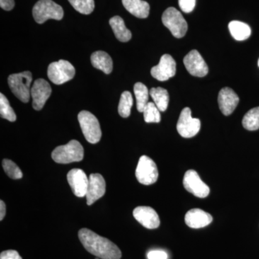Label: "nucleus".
<instances>
[{"mask_svg": "<svg viewBox=\"0 0 259 259\" xmlns=\"http://www.w3.org/2000/svg\"><path fill=\"white\" fill-rule=\"evenodd\" d=\"M84 151L81 144L76 140L69 141L67 144L58 146L51 153L53 160L58 163H72L82 161Z\"/></svg>", "mask_w": 259, "mask_h": 259, "instance_id": "obj_2", "label": "nucleus"}, {"mask_svg": "<svg viewBox=\"0 0 259 259\" xmlns=\"http://www.w3.org/2000/svg\"><path fill=\"white\" fill-rule=\"evenodd\" d=\"M3 166L7 175L13 180H20L23 177V173L20 168L11 160H3Z\"/></svg>", "mask_w": 259, "mask_h": 259, "instance_id": "obj_30", "label": "nucleus"}, {"mask_svg": "<svg viewBox=\"0 0 259 259\" xmlns=\"http://www.w3.org/2000/svg\"><path fill=\"white\" fill-rule=\"evenodd\" d=\"M157 106L153 102H148L144 110L145 122L147 123H158L161 121V114Z\"/></svg>", "mask_w": 259, "mask_h": 259, "instance_id": "obj_28", "label": "nucleus"}, {"mask_svg": "<svg viewBox=\"0 0 259 259\" xmlns=\"http://www.w3.org/2000/svg\"><path fill=\"white\" fill-rule=\"evenodd\" d=\"M67 180L73 193L78 197H86L89 178L83 170L74 168L68 173Z\"/></svg>", "mask_w": 259, "mask_h": 259, "instance_id": "obj_14", "label": "nucleus"}, {"mask_svg": "<svg viewBox=\"0 0 259 259\" xmlns=\"http://www.w3.org/2000/svg\"><path fill=\"white\" fill-rule=\"evenodd\" d=\"M134 93L136 95V103H137V110L140 112H143L148 103V97L150 93L147 87L141 82L136 83L134 85Z\"/></svg>", "mask_w": 259, "mask_h": 259, "instance_id": "obj_24", "label": "nucleus"}, {"mask_svg": "<svg viewBox=\"0 0 259 259\" xmlns=\"http://www.w3.org/2000/svg\"><path fill=\"white\" fill-rule=\"evenodd\" d=\"M109 23H110V26H111L117 40L124 42L131 40L132 37V33L128 29L126 28L125 22L121 17H112Z\"/></svg>", "mask_w": 259, "mask_h": 259, "instance_id": "obj_21", "label": "nucleus"}, {"mask_svg": "<svg viewBox=\"0 0 259 259\" xmlns=\"http://www.w3.org/2000/svg\"><path fill=\"white\" fill-rule=\"evenodd\" d=\"M186 69L191 75L203 77L208 74L209 69L203 58L197 50H192L184 58Z\"/></svg>", "mask_w": 259, "mask_h": 259, "instance_id": "obj_13", "label": "nucleus"}, {"mask_svg": "<svg viewBox=\"0 0 259 259\" xmlns=\"http://www.w3.org/2000/svg\"><path fill=\"white\" fill-rule=\"evenodd\" d=\"M155 105L161 112H165L169 102V95L166 89L162 88H152L149 92Z\"/></svg>", "mask_w": 259, "mask_h": 259, "instance_id": "obj_23", "label": "nucleus"}, {"mask_svg": "<svg viewBox=\"0 0 259 259\" xmlns=\"http://www.w3.org/2000/svg\"><path fill=\"white\" fill-rule=\"evenodd\" d=\"M232 36L236 40H245L251 35V29L249 25L243 22L233 20L228 25Z\"/></svg>", "mask_w": 259, "mask_h": 259, "instance_id": "obj_22", "label": "nucleus"}, {"mask_svg": "<svg viewBox=\"0 0 259 259\" xmlns=\"http://www.w3.org/2000/svg\"><path fill=\"white\" fill-rule=\"evenodd\" d=\"M122 5L136 18H146L149 15L150 5L144 0H122Z\"/></svg>", "mask_w": 259, "mask_h": 259, "instance_id": "obj_19", "label": "nucleus"}, {"mask_svg": "<svg viewBox=\"0 0 259 259\" xmlns=\"http://www.w3.org/2000/svg\"><path fill=\"white\" fill-rule=\"evenodd\" d=\"M200 127V120L192 117L190 108H184L181 112L177 125V131L180 136L185 139H190L198 134Z\"/></svg>", "mask_w": 259, "mask_h": 259, "instance_id": "obj_9", "label": "nucleus"}, {"mask_svg": "<svg viewBox=\"0 0 259 259\" xmlns=\"http://www.w3.org/2000/svg\"><path fill=\"white\" fill-rule=\"evenodd\" d=\"M212 222V217L208 212L198 208L190 209L185 215L187 226L194 229L204 228Z\"/></svg>", "mask_w": 259, "mask_h": 259, "instance_id": "obj_18", "label": "nucleus"}, {"mask_svg": "<svg viewBox=\"0 0 259 259\" xmlns=\"http://www.w3.org/2000/svg\"><path fill=\"white\" fill-rule=\"evenodd\" d=\"M32 15L37 23L42 24L50 19L62 20L64 10L52 0H39L32 8Z\"/></svg>", "mask_w": 259, "mask_h": 259, "instance_id": "obj_4", "label": "nucleus"}, {"mask_svg": "<svg viewBox=\"0 0 259 259\" xmlns=\"http://www.w3.org/2000/svg\"><path fill=\"white\" fill-rule=\"evenodd\" d=\"M136 177L142 185H151L156 183L158 178L156 163L147 156H141L136 168Z\"/></svg>", "mask_w": 259, "mask_h": 259, "instance_id": "obj_8", "label": "nucleus"}, {"mask_svg": "<svg viewBox=\"0 0 259 259\" xmlns=\"http://www.w3.org/2000/svg\"><path fill=\"white\" fill-rule=\"evenodd\" d=\"M106 183L100 174H92L89 178V187L86 194L87 204L92 205L105 195Z\"/></svg>", "mask_w": 259, "mask_h": 259, "instance_id": "obj_15", "label": "nucleus"}, {"mask_svg": "<svg viewBox=\"0 0 259 259\" xmlns=\"http://www.w3.org/2000/svg\"><path fill=\"white\" fill-rule=\"evenodd\" d=\"M258 66H259V59H258Z\"/></svg>", "mask_w": 259, "mask_h": 259, "instance_id": "obj_36", "label": "nucleus"}, {"mask_svg": "<svg viewBox=\"0 0 259 259\" xmlns=\"http://www.w3.org/2000/svg\"><path fill=\"white\" fill-rule=\"evenodd\" d=\"M71 6L81 14L90 15L95 9L94 0H68Z\"/></svg>", "mask_w": 259, "mask_h": 259, "instance_id": "obj_29", "label": "nucleus"}, {"mask_svg": "<svg viewBox=\"0 0 259 259\" xmlns=\"http://www.w3.org/2000/svg\"><path fill=\"white\" fill-rule=\"evenodd\" d=\"M0 7L2 9L10 11L14 8L15 1L14 0H0Z\"/></svg>", "mask_w": 259, "mask_h": 259, "instance_id": "obj_34", "label": "nucleus"}, {"mask_svg": "<svg viewBox=\"0 0 259 259\" xmlns=\"http://www.w3.org/2000/svg\"><path fill=\"white\" fill-rule=\"evenodd\" d=\"M243 127L250 131L259 129V107H254L247 112L242 121Z\"/></svg>", "mask_w": 259, "mask_h": 259, "instance_id": "obj_25", "label": "nucleus"}, {"mask_svg": "<svg viewBox=\"0 0 259 259\" xmlns=\"http://www.w3.org/2000/svg\"><path fill=\"white\" fill-rule=\"evenodd\" d=\"M148 259H167L168 255L163 250H151L147 254Z\"/></svg>", "mask_w": 259, "mask_h": 259, "instance_id": "obj_33", "label": "nucleus"}, {"mask_svg": "<svg viewBox=\"0 0 259 259\" xmlns=\"http://www.w3.org/2000/svg\"><path fill=\"white\" fill-rule=\"evenodd\" d=\"M75 74L74 66L66 60L51 63L48 68V77L56 85L67 82L74 77Z\"/></svg>", "mask_w": 259, "mask_h": 259, "instance_id": "obj_7", "label": "nucleus"}, {"mask_svg": "<svg viewBox=\"0 0 259 259\" xmlns=\"http://www.w3.org/2000/svg\"><path fill=\"white\" fill-rule=\"evenodd\" d=\"M239 102V97L232 89L224 88L218 95V105L223 115H231Z\"/></svg>", "mask_w": 259, "mask_h": 259, "instance_id": "obj_17", "label": "nucleus"}, {"mask_svg": "<svg viewBox=\"0 0 259 259\" xmlns=\"http://www.w3.org/2000/svg\"><path fill=\"white\" fill-rule=\"evenodd\" d=\"M196 0H179L180 8L184 13H190L195 8Z\"/></svg>", "mask_w": 259, "mask_h": 259, "instance_id": "obj_31", "label": "nucleus"}, {"mask_svg": "<svg viewBox=\"0 0 259 259\" xmlns=\"http://www.w3.org/2000/svg\"><path fill=\"white\" fill-rule=\"evenodd\" d=\"M183 185L187 192L199 198H205L210 192L208 186L202 182L197 172L194 170H188L186 172Z\"/></svg>", "mask_w": 259, "mask_h": 259, "instance_id": "obj_10", "label": "nucleus"}, {"mask_svg": "<svg viewBox=\"0 0 259 259\" xmlns=\"http://www.w3.org/2000/svg\"><path fill=\"white\" fill-rule=\"evenodd\" d=\"M5 214H6V205L3 200L0 201V221L4 219Z\"/></svg>", "mask_w": 259, "mask_h": 259, "instance_id": "obj_35", "label": "nucleus"}, {"mask_svg": "<svg viewBox=\"0 0 259 259\" xmlns=\"http://www.w3.org/2000/svg\"><path fill=\"white\" fill-rule=\"evenodd\" d=\"M162 23L177 38L185 36L188 29V25L182 13L175 8H168L165 10L162 15Z\"/></svg>", "mask_w": 259, "mask_h": 259, "instance_id": "obj_6", "label": "nucleus"}, {"mask_svg": "<svg viewBox=\"0 0 259 259\" xmlns=\"http://www.w3.org/2000/svg\"><path fill=\"white\" fill-rule=\"evenodd\" d=\"M80 127L85 139L92 144H97L102 138L100 122L93 113L83 110L78 115Z\"/></svg>", "mask_w": 259, "mask_h": 259, "instance_id": "obj_5", "label": "nucleus"}, {"mask_svg": "<svg viewBox=\"0 0 259 259\" xmlns=\"http://www.w3.org/2000/svg\"><path fill=\"white\" fill-rule=\"evenodd\" d=\"M177 64L175 59L168 54L161 56L157 66H153L151 74L155 79L160 81H167L176 74Z\"/></svg>", "mask_w": 259, "mask_h": 259, "instance_id": "obj_11", "label": "nucleus"}, {"mask_svg": "<svg viewBox=\"0 0 259 259\" xmlns=\"http://www.w3.org/2000/svg\"><path fill=\"white\" fill-rule=\"evenodd\" d=\"M51 88L47 81L44 79L35 80L31 88L30 96L32 98V107L35 110H42L46 102L51 95Z\"/></svg>", "mask_w": 259, "mask_h": 259, "instance_id": "obj_12", "label": "nucleus"}, {"mask_svg": "<svg viewBox=\"0 0 259 259\" xmlns=\"http://www.w3.org/2000/svg\"><path fill=\"white\" fill-rule=\"evenodd\" d=\"M81 244L89 253L101 259H120L122 253L118 247L110 240L97 235L88 228L79 231Z\"/></svg>", "mask_w": 259, "mask_h": 259, "instance_id": "obj_1", "label": "nucleus"}, {"mask_svg": "<svg viewBox=\"0 0 259 259\" xmlns=\"http://www.w3.org/2000/svg\"><path fill=\"white\" fill-rule=\"evenodd\" d=\"M0 115L10 122H15L17 119L16 114L10 106V102L3 93L0 94Z\"/></svg>", "mask_w": 259, "mask_h": 259, "instance_id": "obj_27", "label": "nucleus"}, {"mask_svg": "<svg viewBox=\"0 0 259 259\" xmlns=\"http://www.w3.org/2000/svg\"><path fill=\"white\" fill-rule=\"evenodd\" d=\"M32 80V73L28 71L11 74L8 77V84L12 93L23 103H28L31 97L30 84Z\"/></svg>", "mask_w": 259, "mask_h": 259, "instance_id": "obj_3", "label": "nucleus"}, {"mask_svg": "<svg viewBox=\"0 0 259 259\" xmlns=\"http://www.w3.org/2000/svg\"><path fill=\"white\" fill-rule=\"evenodd\" d=\"M134 217L148 229H156L160 226V219L157 212L151 207L140 206L134 210Z\"/></svg>", "mask_w": 259, "mask_h": 259, "instance_id": "obj_16", "label": "nucleus"}, {"mask_svg": "<svg viewBox=\"0 0 259 259\" xmlns=\"http://www.w3.org/2000/svg\"><path fill=\"white\" fill-rule=\"evenodd\" d=\"M92 64L95 69L101 70L105 74H110L113 69L112 58L105 51H98L91 56Z\"/></svg>", "mask_w": 259, "mask_h": 259, "instance_id": "obj_20", "label": "nucleus"}, {"mask_svg": "<svg viewBox=\"0 0 259 259\" xmlns=\"http://www.w3.org/2000/svg\"><path fill=\"white\" fill-rule=\"evenodd\" d=\"M133 104H134V99H133L131 93L128 91L122 93L118 106V112L121 117H124V118L129 117L131 115Z\"/></svg>", "mask_w": 259, "mask_h": 259, "instance_id": "obj_26", "label": "nucleus"}, {"mask_svg": "<svg viewBox=\"0 0 259 259\" xmlns=\"http://www.w3.org/2000/svg\"><path fill=\"white\" fill-rule=\"evenodd\" d=\"M0 259H23L18 252L15 250H8L2 252Z\"/></svg>", "mask_w": 259, "mask_h": 259, "instance_id": "obj_32", "label": "nucleus"}]
</instances>
